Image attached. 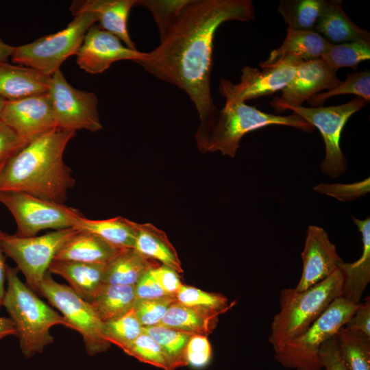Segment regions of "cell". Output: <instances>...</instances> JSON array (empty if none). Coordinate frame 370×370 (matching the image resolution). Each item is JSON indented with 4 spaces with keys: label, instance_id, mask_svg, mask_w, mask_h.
Returning <instances> with one entry per match:
<instances>
[{
    "label": "cell",
    "instance_id": "obj_17",
    "mask_svg": "<svg viewBox=\"0 0 370 370\" xmlns=\"http://www.w3.org/2000/svg\"><path fill=\"white\" fill-rule=\"evenodd\" d=\"M303 270L295 288L301 291L325 280L344 262L327 232L321 227L309 225L301 253Z\"/></svg>",
    "mask_w": 370,
    "mask_h": 370
},
{
    "label": "cell",
    "instance_id": "obj_35",
    "mask_svg": "<svg viewBox=\"0 0 370 370\" xmlns=\"http://www.w3.org/2000/svg\"><path fill=\"white\" fill-rule=\"evenodd\" d=\"M343 94H353L369 102V70L347 73L345 81H342L341 84L329 90L312 96L307 101L312 107H320L329 98Z\"/></svg>",
    "mask_w": 370,
    "mask_h": 370
},
{
    "label": "cell",
    "instance_id": "obj_44",
    "mask_svg": "<svg viewBox=\"0 0 370 370\" xmlns=\"http://www.w3.org/2000/svg\"><path fill=\"white\" fill-rule=\"evenodd\" d=\"M319 355L322 367L325 370H347L338 352L336 334L323 343Z\"/></svg>",
    "mask_w": 370,
    "mask_h": 370
},
{
    "label": "cell",
    "instance_id": "obj_49",
    "mask_svg": "<svg viewBox=\"0 0 370 370\" xmlns=\"http://www.w3.org/2000/svg\"><path fill=\"white\" fill-rule=\"evenodd\" d=\"M13 47L5 43L0 38V64L8 62L10 58Z\"/></svg>",
    "mask_w": 370,
    "mask_h": 370
},
{
    "label": "cell",
    "instance_id": "obj_32",
    "mask_svg": "<svg viewBox=\"0 0 370 370\" xmlns=\"http://www.w3.org/2000/svg\"><path fill=\"white\" fill-rule=\"evenodd\" d=\"M325 0H280L278 8L288 28L313 30Z\"/></svg>",
    "mask_w": 370,
    "mask_h": 370
},
{
    "label": "cell",
    "instance_id": "obj_24",
    "mask_svg": "<svg viewBox=\"0 0 370 370\" xmlns=\"http://www.w3.org/2000/svg\"><path fill=\"white\" fill-rule=\"evenodd\" d=\"M321 34L314 30H299L288 28L282 45L272 50L268 58L260 63L262 67L271 65L286 55H293L303 61L320 58L331 46Z\"/></svg>",
    "mask_w": 370,
    "mask_h": 370
},
{
    "label": "cell",
    "instance_id": "obj_13",
    "mask_svg": "<svg viewBox=\"0 0 370 370\" xmlns=\"http://www.w3.org/2000/svg\"><path fill=\"white\" fill-rule=\"evenodd\" d=\"M301 59L288 54L260 71L249 66L241 71V81L233 84L222 78L219 83L220 95L225 101L245 102L273 94L285 88L294 77Z\"/></svg>",
    "mask_w": 370,
    "mask_h": 370
},
{
    "label": "cell",
    "instance_id": "obj_48",
    "mask_svg": "<svg viewBox=\"0 0 370 370\" xmlns=\"http://www.w3.org/2000/svg\"><path fill=\"white\" fill-rule=\"evenodd\" d=\"M6 268L7 265H5V258L3 255V251L0 245V309L3 306V299L5 294L4 284L5 280L6 279Z\"/></svg>",
    "mask_w": 370,
    "mask_h": 370
},
{
    "label": "cell",
    "instance_id": "obj_12",
    "mask_svg": "<svg viewBox=\"0 0 370 370\" xmlns=\"http://www.w3.org/2000/svg\"><path fill=\"white\" fill-rule=\"evenodd\" d=\"M57 128L95 132L103 128L97 95L73 87L60 70L51 76L48 89Z\"/></svg>",
    "mask_w": 370,
    "mask_h": 370
},
{
    "label": "cell",
    "instance_id": "obj_30",
    "mask_svg": "<svg viewBox=\"0 0 370 370\" xmlns=\"http://www.w3.org/2000/svg\"><path fill=\"white\" fill-rule=\"evenodd\" d=\"M336 338L347 370H370V337L343 326L336 332Z\"/></svg>",
    "mask_w": 370,
    "mask_h": 370
},
{
    "label": "cell",
    "instance_id": "obj_19",
    "mask_svg": "<svg viewBox=\"0 0 370 370\" xmlns=\"http://www.w3.org/2000/svg\"><path fill=\"white\" fill-rule=\"evenodd\" d=\"M341 0H325L314 31L329 42L370 41V34L361 29L344 12Z\"/></svg>",
    "mask_w": 370,
    "mask_h": 370
},
{
    "label": "cell",
    "instance_id": "obj_16",
    "mask_svg": "<svg viewBox=\"0 0 370 370\" xmlns=\"http://www.w3.org/2000/svg\"><path fill=\"white\" fill-rule=\"evenodd\" d=\"M0 120L27 142L56 127L47 92L6 101Z\"/></svg>",
    "mask_w": 370,
    "mask_h": 370
},
{
    "label": "cell",
    "instance_id": "obj_5",
    "mask_svg": "<svg viewBox=\"0 0 370 370\" xmlns=\"http://www.w3.org/2000/svg\"><path fill=\"white\" fill-rule=\"evenodd\" d=\"M284 125L312 132L314 127L295 113L269 114L245 102L225 101L208 134L202 153L220 151L234 158L240 141L247 133L268 125Z\"/></svg>",
    "mask_w": 370,
    "mask_h": 370
},
{
    "label": "cell",
    "instance_id": "obj_6",
    "mask_svg": "<svg viewBox=\"0 0 370 370\" xmlns=\"http://www.w3.org/2000/svg\"><path fill=\"white\" fill-rule=\"evenodd\" d=\"M358 304L336 298L305 332L274 352L275 359L288 369L321 370V345L345 325Z\"/></svg>",
    "mask_w": 370,
    "mask_h": 370
},
{
    "label": "cell",
    "instance_id": "obj_36",
    "mask_svg": "<svg viewBox=\"0 0 370 370\" xmlns=\"http://www.w3.org/2000/svg\"><path fill=\"white\" fill-rule=\"evenodd\" d=\"M175 298L177 301L185 306L219 315L231 306L228 299L221 294L206 292L185 284L182 285Z\"/></svg>",
    "mask_w": 370,
    "mask_h": 370
},
{
    "label": "cell",
    "instance_id": "obj_42",
    "mask_svg": "<svg viewBox=\"0 0 370 370\" xmlns=\"http://www.w3.org/2000/svg\"><path fill=\"white\" fill-rule=\"evenodd\" d=\"M27 143V140L0 120V163L8 160Z\"/></svg>",
    "mask_w": 370,
    "mask_h": 370
},
{
    "label": "cell",
    "instance_id": "obj_46",
    "mask_svg": "<svg viewBox=\"0 0 370 370\" xmlns=\"http://www.w3.org/2000/svg\"><path fill=\"white\" fill-rule=\"evenodd\" d=\"M134 289L137 300L154 299L171 296L164 291L150 271L138 280L134 286Z\"/></svg>",
    "mask_w": 370,
    "mask_h": 370
},
{
    "label": "cell",
    "instance_id": "obj_28",
    "mask_svg": "<svg viewBox=\"0 0 370 370\" xmlns=\"http://www.w3.org/2000/svg\"><path fill=\"white\" fill-rule=\"evenodd\" d=\"M79 232L95 234L119 249H134L136 222L122 217L93 220L82 216L73 227Z\"/></svg>",
    "mask_w": 370,
    "mask_h": 370
},
{
    "label": "cell",
    "instance_id": "obj_33",
    "mask_svg": "<svg viewBox=\"0 0 370 370\" xmlns=\"http://www.w3.org/2000/svg\"><path fill=\"white\" fill-rule=\"evenodd\" d=\"M321 58L336 71L342 67L356 69L361 62L370 59V41L332 44Z\"/></svg>",
    "mask_w": 370,
    "mask_h": 370
},
{
    "label": "cell",
    "instance_id": "obj_38",
    "mask_svg": "<svg viewBox=\"0 0 370 370\" xmlns=\"http://www.w3.org/2000/svg\"><path fill=\"white\" fill-rule=\"evenodd\" d=\"M122 350L142 362L164 370H171L169 362L159 344L144 332Z\"/></svg>",
    "mask_w": 370,
    "mask_h": 370
},
{
    "label": "cell",
    "instance_id": "obj_29",
    "mask_svg": "<svg viewBox=\"0 0 370 370\" xmlns=\"http://www.w3.org/2000/svg\"><path fill=\"white\" fill-rule=\"evenodd\" d=\"M136 300L134 286L102 284L90 304L104 322L130 312Z\"/></svg>",
    "mask_w": 370,
    "mask_h": 370
},
{
    "label": "cell",
    "instance_id": "obj_4",
    "mask_svg": "<svg viewBox=\"0 0 370 370\" xmlns=\"http://www.w3.org/2000/svg\"><path fill=\"white\" fill-rule=\"evenodd\" d=\"M18 268L7 266L5 290L3 306L16 328L20 347L25 357L30 358L42 353L53 342L51 327H67L64 317L41 300L18 275Z\"/></svg>",
    "mask_w": 370,
    "mask_h": 370
},
{
    "label": "cell",
    "instance_id": "obj_41",
    "mask_svg": "<svg viewBox=\"0 0 370 370\" xmlns=\"http://www.w3.org/2000/svg\"><path fill=\"white\" fill-rule=\"evenodd\" d=\"M212 349L206 336L193 335L186 349L188 365L196 369L206 367L210 361Z\"/></svg>",
    "mask_w": 370,
    "mask_h": 370
},
{
    "label": "cell",
    "instance_id": "obj_8",
    "mask_svg": "<svg viewBox=\"0 0 370 370\" xmlns=\"http://www.w3.org/2000/svg\"><path fill=\"white\" fill-rule=\"evenodd\" d=\"M78 232L75 228L69 227L41 236L22 237L0 230V245L3 252L16 262L25 278L26 284L38 293L56 256Z\"/></svg>",
    "mask_w": 370,
    "mask_h": 370
},
{
    "label": "cell",
    "instance_id": "obj_21",
    "mask_svg": "<svg viewBox=\"0 0 370 370\" xmlns=\"http://www.w3.org/2000/svg\"><path fill=\"white\" fill-rule=\"evenodd\" d=\"M354 223L362 235V252L354 262H343L340 267L343 277L341 297L358 304L370 281V218L360 220L352 217Z\"/></svg>",
    "mask_w": 370,
    "mask_h": 370
},
{
    "label": "cell",
    "instance_id": "obj_47",
    "mask_svg": "<svg viewBox=\"0 0 370 370\" xmlns=\"http://www.w3.org/2000/svg\"><path fill=\"white\" fill-rule=\"evenodd\" d=\"M10 335L16 336V325L10 317H0V340Z\"/></svg>",
    "mask_w": 370,
    "mask_h": 370
},
{
    "label": "cell",
    "instance_id": "obj_27",
    "mask_svg": "<svg viewBox=\"0 0 370 370\" xmlns=\"http://www.w3.org/2000/svg\"><path fill=\"white\" fill-rule=\"evenodd\" d=\"M219 316L185 306L176 300L158 325L190 335L208 336L217 327Z\"/></svg>",
    "mask_w": 370,
    "mask_h": 370
},
{
    "label": "cell",
    "instance_id": "obj_50",
    "mask_svg": "<svg viewBox=\"0 0 370 370\" xmlns=\"http://www.w3.org/2000/svg\"><path fill=\"white\" fill-rule=\"evenodd\" d=\"M6 103V101L3 99L2 97H0V116H1V114L2 112V110L4 108V106Z\"/></svg>",
    "mask_w": 370,
    "mask_h": 370
},
{
    "label": "cell",
    "instance_id": "obj_14",
    "mask_svg": "<svg viewBox=\"0 0 370 370\" xmlns=\"http://www.w3.org/2000/svg\"><path fill=\"white\" fill-rule=\"evenodd\" d=\"M336 71L321 58L303 61L290 83L284 88L280 97H275L270 105L277 112L291 107L301 106L304 101L323 90H329L341 83Z\"/></svg>",
    "mask_w": 370,
    "mask_h": 370
},
{
    "label": "cell",
    "instance_id": "obj_51",
    "mask_svg": "<svg viewBox=\"0 0 370 370\" xmlns=\"http://www.w3.org/2000/svg\"><path fill=\"white\" fill-rule=\"evenodd\" d=\"M7 161V160H6ZM6 161H4V162H2L1 163H0V177H1V171L3 169V166L6 162Z\"/></svg>",
    "mask_w": 370,
    "mask_h": 370
},
{
    "label": "cell",
    "instance_id": "obj_34",
    "mask_svg": "<svg viewBox=\"0 0 370 370\" xmlns=\"http://www.w3.org/2000/svg\"><path fill=\"white\" fill-rule=\"evenodd\" d=\"M143 332V327L136 317L133 308L123 316L103 323V336L106 341L121 349Z\"/></svg>",
    "mask_w": 370,
    "mask_h": 370
},
{
    "label": "cell",
    "instance_id": "obj_40",
    "mask_svg": "<svg viewBox=\"0 0 370 370\" xmlns=\"http://www.w3.org/2000/svg\"><path fill=\"white\" fill-rule=\"evenodd\" d=\"M369 178L352 184H321L314 187V190L336 198L341 201L354 200L369 192Z\"/></svg>",
    "mask_w": 370,
    "mask_h": 370
},
{
    "label": "cell",
    "instance_id": "obj_2",
    "mask_svg": "<svg viewBox=\"0 0 370 370\" xmlns=\"http://www.w3.org/2000/svg\"><path fill=\"white\" fill-rule=\"evenodd\" d=\"M76 132L53 128L27 142L5 162L0 191H17L64 204L74 186L64 152Z\"/></svg>",
    "mask_w": 370,
    "mask_h": 370
},
{
    "label": "cell",
    "instance_id": "obj_18",
    "mask_svg": "<svg viewBox=\"0 0 370 370\" xmlns=\"http://www.w3.org/2000/svg\"><path fill=\"white\" fill-rule=\"evenodd\" d=\"M137 0H84L75 1L70 7L73 16L91 12L103 30L116 36L127 47L137 50L127 31L129 13Z\"/></svg>",
    "mask_w": 370,
    "mask_h": 370
},
{
    "label": "cell",
    "instance_id": "obj_20",
    "mask_svg": "<svg viewBox=\"0 0 370 370\" xmlns=\"http://www.w3.org/2000/svg\"><path fill=\"white\" fill-rule=\"evenodd\" d=\"M50 81L51 76L32 68L0 64V97L6 101L46 93Z\"/></svg>",
    "mask_w": 370,
    "mask_h": 370
},
{
    "label": "cell",
    "instance_id": "obj_43",
    "mask_svg": "<svg viewBox=\"0 0 370 370\" xmlns=\"http://www.w3.org/2000/svg\"><path fill=\"white\" fill-rule=\"evenodd\" d=\"M150 273L166 294L175 297L183 284L176 271L168 266L160 264L151 269Z\"/></svg>",
    "mask_w": 370,
    "mask_h": 370
},
{
    "label": "cell",
    "instance_id": "obj_45",
    "mask_svg": "<svg viewBox=\"0 0 370 370\" xmlns=\"http://www.w3.org/2000/svg\"><path fill=\"white\" fill-rule=\"evenodd\" d=\"M348 330L370 337V299L367 297L344 325Z\"/></svg>",
    "mask_w": 370,
    "mask_h": 370
},
{
    "label": "cell",
    "instance_id": "obj_31",
    "mask_svg": "<svg viewBox=\"0 0 370 370\" xmlns=\"http://www.w3.org/2000/svg\"><path fill=\"white\" fill-rule=\"evenodd\" d=\"M143 332L159 344L169 362L171 370L188 365L186 349L193 335L160 325L143 327Z\"/></svg>",
    "mask_w": 370,
    "mask_h": 370
},
{
    "label": "cell",
    "instance_id": "obj_3",
    "mask_svg": "<svg viewBox=\"0 0 370 370\" xmlns=\"http://www.w3.org/2000/svg\"><path fill=\"white\" fill-rule=\"evenodd\" d=\"M338 269L325 280L301 291L295 288L280 293V310L273 317L269 342L274 352L301 335L343 293Z\"/></svg>",
    "mask_w": 370,
    "mask_h": 370
},
{
    "label": "cell",
    "instance_id": "obj_37",
    "mask_svg": "<svg viewBox=\"0 0 370 370\" xmlns=\"http://www.w3.org/2000/svg\"><path fill=\"white\" fill-rule=\"evenodd\" d=\"M191 0H137V6L149 10L158 27L160 40L177 21Z\"/></svg>",
    "mask_w": 370,
    "mask_h": 370
},
{
    "label": "cell",
    "instance_id": "obj_15",
    "mask_svg": "<svg viewBox=\"0 0 370 370\" xmlns=\"http://www.w3.org/2000/svg\"><path fill=\"white\" fill-rule=\"evenodd\" d=\"M146 52L127 47L114 35L102 29L95 23L87 31L76 54L79 67L90 74L104 72L115 62L139 60Z\"/></svg>",
    "mask_w": 370,
    "mask_h": 370
},
{
    "label": "cell",
    "instance_id": "obj_26",
    "mask_svg": "<svg viewBox=\"0 0 370 370\" xmlns=\"http://www.w3.org/2000/svg\"><path fill=\"white\" fill-rule=\"evenodd\" d=\"M160 264L134 249H123L106 264L103 284L135 286L143 275Z\"/></svg>",
    "mask_w": 370,
    "mask_h": 370
},
{
    "label": "cell",
    "instance_id": "obj_9",
    "mask_svg": "<svg viewBox=\"0 0 370 370\" xmlns=\"http://www.w3.org/2000/svg\"><path fill=\"white\" fill-rule=\"evenodd\" d=\"M38 293L62 313L67 328L82 335L90 356L108 349L110 344L103 336V322L90 302L79 296L69 286L55 281L49 271L40 284Z\"/></svg>",
    "mask_w": 370,
    "mask_h": 370
},
{
    "label": "cell",
    "instance_id": "obj_23",
    "mask_svg": "<svg viewBox=\"0 0 370 370\" xmlns=\"http://www.w3.org/2000/svg\"><path fill=\"white\" fill-rule=\"evenodd\" d=\"M122 249L95 234L79 231L64 245L54 260L106 265Z\"/></svg>",
    "mask_w": 370,
    "mask_h": 370
},
{
    "label": "cell",
    "instance_id": "obj_25",
    "mask_svg": "<svg viewBox=\"0 0 370 370\" xmlns=\"http://www.w3.org/2000/svg\"><path fill=\"white\" fill-rule=\"evenodd\" d=\"M136 237L134 249L140 254L183 273L177 252L166 234L150 223L136 222Z\"/></svg>",
    "mask_w": 370,
    "mask_h": 370
},
{
    "label": "cell",
    "instance_id": "obj_39",
    "mask_svg": "<svg viewBox=\"0 0 370 370\" xmlns=\"http://www.w3.org/2000/svg\"><path fill=\"white\" fill-rule=\"evenodd\" d=\"M176 301L175 297L136 300L133 311L143 327L158 325L170 306Z\"/></svg>",
    "mask_w": 370,
    "mask_h": 370
},
{
    "label": "cell",
    "instance_id": "obj_10",
    "mask_svg": "<svg viewBox=\"0 0 370 370\" xmlns=\"http://www.w3.org/2000/svg\"><path fill=\"white\" fill-rule=\"evenodd\" d=\"M0 202L16 221V235L22 237L36 236L46 229L73 227L82 216L75 208L22 192L0 191Z\"/></svg>",
    "mask_w": 370,
    "mask_h": 370
},
{
    "label": "cell",
    "instance_id": "obj_11",
    "mask_svg": "<svg viewBox=\"0 0 370 370\" xmlns=\"http://www.w3.org/2000/svg\"><path fill=\"white\" fill-rule=\"evenodd\" d=\"M356 97L347 103L327 107H291L292 110L317 127L321 134L325 146V156L321 170L326 175L335 178L344 174L347 162L340 146L341 133L349 117L368 104Z\"/></svg>",
    "mask_w": 370,
    "mask_h": 370
},
{
    "label": "cell",
    "instance_id": "obj_7",
    "mask_svg": "<svg viewBox=\"0 0 370 370\" xmlns=\"http://www.w3.org/2000/svg\"><path fill=\"white\" fill-rule=\"evenodd\" d=\"M96 22L91 12L77 14L64 29L13 47L10 58L16 64L51 76L69 57L77 53L87 31Z\"/></svg>",
    "mask_w": 370,
    "mask_h": 370
},
{
    "label": "cell",
    "instance_id": "obj_22",
    "mask_svg": "<svg viewBox=\"0 0 370 370\" xmlns=\"http://www.w3.org/2000/svg\"><path fill=\"white\" fill-rule=\"evenodd\" d=\"M104 264L53 260L49 272L65 279L82 298L91 302L103 284Z\"/></svg>",
    "mask_w": 370,
    "mask_h": 370
},
{
    "label": "cell",
    "instance_id": "obj_1",
    "mask_svg": "<svg viewBox=\"0 0 370 370\" xmlns=\"http://www.w3.org/2000/svg\"><path fill=\"white\" fill-rule=\"evenodd\" d=\"M256 15L251 0H191L160 45L134 62L188 95L199 117L195 140L201 153L219 111L211 93L215 33L227 21H249Z\"/></svg>",
    "mask_w": 370,
    "mask_h": 370
}]
</instances>
